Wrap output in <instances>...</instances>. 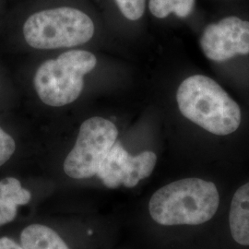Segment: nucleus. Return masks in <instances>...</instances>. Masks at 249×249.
I'll list each match as a JSON object with an SVG mask.
<instances>
[{"instance_id": "obj_2", "label": "nucleus", "mask_w": 249, "mask_h": 249, "mask_svg": "<svg viewBox=\"0 0 249 249\" xmlns=\"http://www.w3.org/2000/svg\"><path fill=\"white\" fill-rule=\"evenodd\" d=\"M177 101L183 116L214 135L233 133L240 125L239 106L207 76L194 75L184 80L178 88Z\"/></svg>"}, {"instance_id": "obj_3", "label": "nucleus", "mask_w": 249, "mask_h": 249, "mask_svg": "<svg viewBox=\"0 0 249 249\" xmlns=\"http://www.w3.org/2000/svg\"><path fill=\"white\" fill-rule=\"evenodd\" d=\"M97 65L96 56L85 50H70L55 59L43 63L37 70L34 84L40 100L46 106L60 107L80 97L84 76Z\"/></svg>"}, {"instance_id": "obj_12", "label": "nucleus", "mask_w": 249, "mask_h": 249, "mask_svg": "<svg viewBox=\"0 0 249 249\" xmlns=\"http://www.w3.org/2000/svg\"><path fill=\"white\" fill-rule=\"evenodd\" d=\"M116 3L124 18L129 20H138L144 14L146 0H116Z\"/></svg>"}, {"instance_id": "obj_5", "label": "nucleus", "mask_w": 249, "mask_h": 249, "mask_svg": "<svg viewBox=\"0 0 249 249\" xmlns=\"http://www.w3.org/2000/svg\"><path fill=\"white\" fill-rule=\"evenodd\" d=\"M116 124L106 118L94 116L80 127L76 143L64 161L66 175L74 179L96 176L100 163L116 142Z\"/></svg>"}, {"instance_id": "obj_4", "label": "nucleus", "mask_w": 249, "mask_h": 249, "mask_svg": "<svg viewBox=\"0 0 249 249\" xmlns=\"http://www.w3.org/2000/svg\"><path fill=\"white\" fill-rule=\"evenodd\" d=\"M94 24L80 9L58 7L34 13L27 18L23 36L33 48L52 50L74 47L89 42Z\"/></svg>"}, {"instance_id": "obj_14", "label": "nucleus", "mask_w": 249, "mask_h": 249, "mask_svg": "<svg viewBox=\"0 0 249 249\" xmlns=\"http://www.w3.org/2000/svg\"><path fill=\"white\" fill-rule=\"evenodd\" d=\"M0 249H23L15 241L9 237L0 238Z\"/></svg>"}, {"instance_id": "obj_7", "label": "nucleus", "mask_w": 249, "mask_h": 249, "mask_svg": "<svg viewBox=\"0 0 249 249\" xmlns=\"http://www.w3.org/2000/svg\"><path fill=\"white\" fill-rule=\"evenodd\" d=\"M199 44L206 57L215 62L249 54V21L231 16L210 24L206 27Z\"/></svg>"}, {"instance_id": "obj_10", "label": "nucleus", "mask_w": 249, "mask_h": 249, "mask_svg": "<svg viewBox=\"0 0 249 249\" xmlns=\"http://www.w3.org/2000/svg\"><path fill=\"white\" fill-rule=\"evenodd\" d=\"M23 249H70L56 231L42 224L27 226L20 233Z\"/></svg>"}, {"instance_id": "obj_13", "label": "nucleus", "mask_w": 249, "mask_h": 249, "mask_svg": "<svg viewBox=\"0 0 249 249\" xmlns=\"http://www.w3.org/2000/svg\"><path fill=\"white\" fill-rule=\"evenodd\" d=\"M16 150V143L13 138L0 127V166L11 158Z\"/></svg>"}, {"instance_id": "obj_9", "label": "nucleus", "mask_w": 249, "mask_h": 249, "mask_svg": "<svg viewBox=\"0 0 249 249\" xmlns=\"http://www.w3.org/2000/svg\"><path fill=\"white\" fill-rule=\"evenodd\" d=\"M32 194L21 187L14 178H6L0 181V226L12 222L18 213V206L30 202Z\"/></svg>"}, {"instance_id": "obj_6", "label": "nucleus", "mask_w": 249, "mask_h": 249, "mask_svg": "<svg viewBox=\"0 0 249 249\" xmlns=\"http://www.w3.org/2000/svg\"><path fill=\"white\" fill-rule=\"evenodd\" d=\"M157 162L153 151H143L132 156L120 142H116L100 163L96 176L108 188L136 187L141 180L149 178Z\"/></svg>"}, {"instance_id": "obj_8", "label": "nucleus", "mask_w": 249, "mask_h": 249, "mask_svg": "<svg viewBox=\"0 0 249 249\" xmlns=\"http://www.w3.org/2000/svg\"><path fill=\"white\" fill-rule=\"evenodd\" d=\"M229 223L233 240L249 246V182L239 187L231 199Z\"/></svg>"}, {"instance_id": "obj_1", "label": "nucleus", "mask_w": 249, "mask_h": 249, "mask_svg": "<svg viewBox=\"0 0 249 249\" xmlns=\"http://www.w3.org/2000/svg\"><path fill=\"white\" fill-rule=\"evenodd\" d=\"M219 204V192L213 182L185 178L157 190L151 196L149 212L160 225H198L213 217Z\"/></svg>"}, {"instance_id": "obj_11", "label": "nucleus", "mask_w": 249, "mask_h": 249, "mask_svg": "<svg viewBox=\"0 0 249 249\" xmlns=\"http://www.w3.org/2000/svg\"><path fill=\"white\" fill-rule=\"evenodd\" d=\"M194 5L195 0H150L149 9L156 18H166L171 13L186 18L191 14Z\"/></svg>"}]
</instances>
